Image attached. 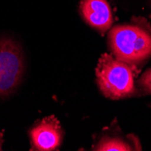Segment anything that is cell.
Segmentation results:
<instances>
[{
  "label": "cell",
  "mask_w": 151,
  "mask_h": 151,
  "mask_svg": "<svg viewBox=\"0 0 151 151\" xmlns=\"http://www.w3.org/2000/svg\"><path fill=\"white\" fill-rule=\"evenodd\" d=\"M140 84L145 91L151 93V69L146 72L140 79Z\"/></svg>",
  "instance_id": "7"
},
{
  "label": "cell",
  "mask_w": 151,
  "mask_h": 151,
  "mask_svg": "<svg viewBox=\"0 0 151 151\" xmlns=\"http://www.w3.org/2000/svg\"><path fill=\"white\" fill-rule=\"evenodd\" d=\"M24 73L23 52L17 42L0 39V97H6L18 86Z\"/></svg>",
  "instance_id": "3"
},
{
  "label": "cell",
  "mask_w": 151,
  "mask_h": 151,
  "mask_svg": "<svg viewBox=\"0 0 151 151\" xmlns=\"http://www.w3.org/2000/svg\"><path fill=\"white\" fill-rule=\"evenodd\" d=\"M63 129L54 116L45 118L30 130L34 147L37 150H54L60 147L63 140Z\"/></svg>",
  "instance_id": "4"
},
{
  "label": "cell",
  "mask_w": 151,
  "mask_h": 151,
  "mask_svg": "<svg viewBox=\"0 0 151 151\" xmlns=\"http://www.w3.org/2000/svg\"><path fill=\"white\" fill-rule=\"evenodd\" d=\"M137 148L136 146L131 144V141L127 140L116 136H106L102 138L99 143L94 147V150H101V151H128L134 150Z\"/></svg>",
  "instance_id": "6"
},
{
  "label": "cell",
  "mask_w": 151,
  "mask_h": 151,
  "mask_svg": "<svg viewBox=\"0 0 151 151\" xmlns=\"http://www.w3.org/2000/svg\"><path fill=\"white\" fill-rule=\"evenodd\" d=\"M2 134H0V150H1V146H2V142H3V138H2Z\"/></svg>",
  "instance_id": "8"
},
{
  "label": "cell",
  "mask_w": 151,
  "mask_h": 151,
  "mask_svg": "<svg viewBox=\"0 0 151 151\" xmlns=\"http://www.w3.org/2000/svg\"><path fill=\"white\" fill-rule=\"evenodd\" d=\"M109 46L117 59L129 64L151 56V31L139 24L115 26L109 35Z\"/></svg>",
  "instance_id": "1"
},
{
  "label": "cell",
  "mask_w": 151,
  "mask_h": 151,
  "mask_svg": "<svg viewBox=\"0 0 151 151\" xmlns=\"http://www.w3.org/2000/svg\"><path fill=\"white\" fill-rule=\"evenodd\" d=\"M96 77L101 92L108 98L122 99L135 92L134 73L130 64L111 54L101 55L96 68Z\"/></svg>",
  "instance_id": "2"
},
{
  "label": "cell",
  "mask_w": 151,
  "mask_h": 151,
  "mask_svg": "<svg viewBox=\"0 0 151 151\" xmlns=\"http://www.w3.org/2000/svg\"><path fill=\"white\" fill-rule=\"evenodd\" d=\"M80 9L86 23L98 31L104 33L111 26L112 13L107 0H81Z\"/></svg>",
  "instance_id": "5"
}]
</instances>
